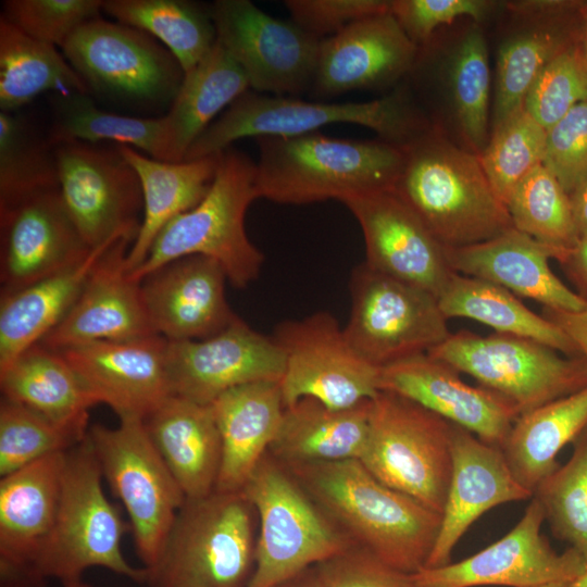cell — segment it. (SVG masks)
Wrapping results in <instances>:
<instances>
[{"instance_id":"36","label":"cell","mask_w":587,"mask_h":587,"mask_svg":"<svg viewBox=\"0 0 587 587\" xmlns=\"http://www.w3.org/2000/svg\"><path fill=\"white\" fill-rule=\"evenodd\" d=\"M241 67L216 40L210 52L184 74L165 116L168 162H182L192 142L249 89Z\"/></svg>"},{"instance_id":"54","label":"cell","mask_w":587,"mask_h":587,"mask_svg":"<svg viewBox=\"0 0 587 587\" xmlns=\"http://www.w3.org/2000/svg\"><path fill=\"white\" fill-rule=\"evenodd\" d=\"M542 316L566 333L587 361V309L580 312H564L544 308Z\"/></svg>"},{"instance_id":"50","label":"cell","mask_w":587,"mask_h":587,"mask_svg":"<svg viewBox=\"0 0 587 587\" xmlns=\"http://www.w3.org/2000/svg\"><path fill=\"white\" fill-rule=\"evenodd\" d=\"M542 164L569 195L587 177V101L547 129Z\"/></svg>"},{"instance_id":"28","label":"cell","mask_w":587,"mask_h":587,"mask_svg":"<svg viewBox=\"0 0 587 587\" xmlns=\"http://www.w3.org/2000/svg\"><path fill=\"white\" fill-rule=\"evenodd\" d=\"M583 3L519 1L509 4L524 23L498 50L490 130L523 107L545 66L582 38Z\"/></svg>"},{"instance_id":"1","label":"cell","mask_w":587,"mask_h":587,"mask_svg":"<svg viewBox=\"0 0 587 587\" xmlns=\"http://www.w3.org/2000/svg\"><path fill=\"white\" fill-rule=\"evenodd\" d=\"M286 469L353 546L408 574L425 566L439 513L386 486L355 459Z\"/></svg>"},{"instance_id":"32","label":"cell","mask_w":587,"mask_h":587,"mask_svg":"<svg viewBox=\"0 0 587 587\" xmlns=\"http://www.w3.org/2000/svg\"><path fill=\"white\" fill-rule=\"evenodd\" d=\"M116 148L136 171L143 197L140 228L125 257V266L130 273L145 261L163 227L203 199L213 183L222 152L168 162L142 154L129 146L116 145Z\"/></svg>"},{"instance_id":"48","label":"cell","mask_w":587,"mask_h":587,"mask_svg":"<svg viewBox=\"0 0 587 587\" xmlns=\"http://www.w3.org/2000/svg\"><path fill=\"white\" fill-rule=\"evenodd\" d=\"M587 101V55L582 38L553 58L528 90L524 109L547 130Z\"/></svg>"},{"instance_id":"12","label":"cell","mask_w":587,"mask_h":587,"mask_svg":"<svg viewBox=\"0 0 587 587\" xmlns=\"http://www.w3.org/2000/svg\"><path fill=\"white\" fill-rule=\"evenodd\" d=\"M349 288L346 338L378 369L427 353L451 334L434 295L364 262L353 268Z\"/></svg>"},{"instance_id":"55","label":"cell","mask_w":587,"mask_h":587,"mask_svg":"<svg viewBox=\"0 0 587 587\" xmlns=\"http://www.w3.org/2000/svg\"><path fill=\"white\" fill-rule=\"evenodd\" d=\"M559 264L575 292L587 304V239L579 240Z\"/></svg>"},{"instance_id":"27","label":"cell","mask_w":587,"mask_h":587,"mask_svg":"<svg viewBox=\"0 0 587 587\" xmlns=\"http://www.w3.org/2000/svg\"><path fill=\"white\" fill-rule=\"evenodd\" d=\"M451 442L452 472L440 529L424 567L450 563L457 544L490 509L533 497L514 478L499 447L454 424Z\"/></svg>"},{"instance_id":"6","label":"cell","mask_w":587,"mask_h":587,"mask_svg":"<svg viewBox=\"0 0 587 587\" xmlns=\"http://www.w3.org/2000/svg\"><path fill=\"white\" fill-rule=\"evenodd\" d=\"M254 509L242 490L186 499L148 587H245L254 565Z\"/></svg>"},{"instance_id":"57","label":"cell","mask_w":587,"mask_h":587,"mask_svg":"<svg viewBox=\"0 0 587 587\" xmlns=\"http://www.w3.org/2000/svg\"><path fill=\"white\" fill-rule=\"evenodd\" d=\"M274 587H327L319 565L309 567Z\"/></svg>"},{"instance_id":"42","label":"cell","mask_w":587,"mask_h":587,"mask_svg":"<svg viewBox=\"0 0 587 587\" xmlns=\"http://www.w3.org/2000/svg\"><path fill=\"white\" fill-rule=\"evenodd\" d=\"M446 82L467 150L480 154L490 136V68L485 36L472 24L446 61Z\"/></svg>"},{"instance_id":"26","label":"cell","mask_w":587,"mask_h":587,"mask_svg":"<svg viewBox=\"0 0 587 587\" xmlns=\"http://www.w3.org/2000/svg\"><path fill=\"white\" fill-rule=\"evenodd\" d=\"M129 238L112 245L99 260L76 301L40 344L53 350L95 341H125L155 335L140 283L130 278L125 257Z\"/></svg>"},{"instance_id":"47","label":"cell","mask_w":587,"mask_h":587,"mask_svg":"<svg viewBox=\"0 0 587 587\" xmlns=\"http://www.w3.org/2000/svg\"><path fill=\"white\" fill-rule=\"evenodd\" d=\"M547 130L522 107L490 130L479 154L492 188L505 203L545 155Z\"/></svg>"},{"instance_id":"2","label":"cell","mask_w":587,"mask_h":587,"mask_svg":"<svg viewBox=\"0 0 587 587\" xmlns=\"http://www.w3.org/2000/svg\"><path fill=\"white\" fill-rule=\"evenodd\" d=\"M401 148L403 164L392 190L444 248L479 243L514 227L478 154L434 125Z\"/></svg>"},{"instance_id":"41","label":"cell","mask_w":587,"mask_h":587,"mask_svg":"<svg viewBox=\"0 0 587 587\" xmlns=\"http://www.w3.org/2000/svg\"><path fill=\"white\" fill-rule=\"evenodd\" d=\"M54 120L48 137L53 146L64 141L95 143L113 141L167 161L168 135L165 116L145 118L99 109L87 93L55 95Z\"/></svg>"},{"instance_id":"30","label":"cell","mask_w":587,"mask_h":587,"mask_svg":"<svg viewBox=\"0 0 587 587\" xmlns=\"http://www.w3.org/2000/svg\"><path fill=\"white\" fill-rule=\"evenodd\" d=\"M142 422L186 499L216 489L222 442L210 404L172 395Z\"/></svg>"},{"instance_id":"20","label":"cell","mask_w":587,"mask_h":587,"mask_svg":"<svg viewBox=\"0 0 587 587\" xmlns=\"http://www.w3.org/2000/svg\"><path fill=\"white\" fill-rule=\"evenodd\" d=\"M91 250L70 217L59 189L0 207L1 294L63 271Z\"/></svg>"},{"instance_id":"8","label":"cell","mask_w":587,"mask_h":587,"mask_svg":"<svg viewBox=\"0 0 587 587\" xmlns=\"http://www.w3.org/2000/svg\"><path fill=\"white\" fill-rule=\"evenodd\" d=\"M242 492L259 520L254 565L245 587H274L353 546L270 453Z\"/></svg>"},{"instance_id":"13","label":"cell","mask_w":587,"mask_h":587,"mask_svg":"<svg viewBox=\"0 0 587 587\" xmlns=\"http://www.w3.org/2000/svg\"><path fill=\"white\" fill-rule=\"evenodd\" d=\"M272 337L285 355L279 382L285 408L309 397L332 409H348L380 391V369L357 353L329 312L284 321Z\"/></svg>"},{"instance_id":"14","label":"cell","mask_w":587,"mask_h":587,"mask_svg":"<svg viewBox=\"0 0 587 587\" xmlns=\"http://www.w3.org/2000/svg\"><path fill=\"white\" fill-rule=\"evenodd\" d=\"M209 12L216 40L241 67L251 89L299 96L312 87L321 39L249 0H216Z\"/></svg>"},{"instance_id":"58","label":"cell","mask_w":587,"mask_h":587,"mask_svg":"<svg viewBox=\"0 0 587 587\" xmlns=\"http://www.w3.org/2000/svg\"><path fill=\"white\" fill-rule=\"evenodd\" d=\"M582 45L587 55V2L582 7Z\"/></svg>"},{"instance_id":"15","label":"cell","mask_w":587,"mask_h":587,"mask_svg":"<svg viewBox=\"0 0 587 587\" xmlns=\"http://www.w3.org/2000/svg\"><path fill=\"white\" fill-rule=\"evenodd\" d=\"M63 204L85 242L136 239L143 210L139 177L118 149L84 141L53 145Z\"/></svg>"},{"instance_id":"10","label":"cell","mask_w":587,"mask_h":587,"mask_svg":"<svg viewBox=\"0 0 587 587\" xmlns=\"http://www.w3.org/2000/svg\"><path fill=\"white\" fill-rule=\"evenodd\" d=\"M427 353L509 400L520 415L587 387L583 357L525 337L459 330Z\"/></svg>"},{"instance_id":"38","label":"cell","mask_w":587,"mask_h":587,"mask_svg":"<svg viewBox=\"0 0 587 587\" xmlns=\"http://www.w3.org/2000/svg\"><path fill=\"white\" fill-rule=\"evenodd\" d=\"M0 388L3 398L59 421L100 403L64 357L40 342L0 370Z\"/></svg>"},{"instance_id":"44","label":"cell","mask_w":587,"mask_h":587,"mask_svg":"<svg viewBox=\"0 0 587 587\" xmlns=\"http://www.w3.org/2000/svg\"><path fill=\"white\" fill-rule=\"evenodd\" d=\"M59 189L54 147L16 112L0 111V207Z\"/></svg>"},{"instance_id":"39","label":"cell","mask_w":587,"mask_h":587,"mask_svg":"<svg viewBox=\"0 0 587 587\" xmlns=\"http://www.w3.org/2000/svg\"><path fill=\"white\" fill-rule=\"evenodd\" d=\"M89 86L55 46L0 17V111L16 112L37 96L88 93Z\"/></svg>"},{"instance_id":"22","label":"cell","mask_w":587,"mask_h":587,"mask_svg":"<svg viewBox=\"0 0 587 587\" xmlns=\"http://www.w3.org/2000/svg\"><path fill=\"white\" fill-rule=\"evenodd\" d=\"M168 340L151 335L125 341H95L59 351L100 403L121 417L145 419L172 396Z\"/></svg>"},{"instance_id":"62","label":"cell","mask_w":587,"mask_h":587,"mask_svg":"<svg viewBox=\"0 0 587 587\" xmlns=\"http://www.w3.org/2000/svg\"><path fill=\"white\" fill-rule=\"evenodd\" d=\"M143 587H148V586H143Z\"/></svg>"},{"instance_id":"31","label":"cell","mask_w":587,"mask_h":587,"mask_svg":"<svg viewBox=\"0 0 587 587\" xmlns=\"http://www.w3.org/2000/svg\"><path fill=\"white\" fill-rule=\"evenodd\" d=\"M210 405L222 442L216 490H242L278 434L285 410L279 382L235 387Z\"/></svg>"},{"instance_id":"24","label":"cell","mask_w":587,"mask_h":587,"mask_svg":"<svg viewBox=\"0 0 587 587\" xmlns=\"http://www.w3.org/2000/svg\"><path fill=\"white\" fill-rule=\"evenodd\" d=\"M419 51L391 12L358 21L321 39L311 88L321 97L388 88L410 75Z\"/></svg>"},{"instance_id":"59","label":"cell","mask_w":587,"mask_h":587,"mask_svg":"<svg viewBox=\"0 0 587 587\" xmlns=\"http://www.w3.org/2000/svg\"><path fill=\"white\" fill-rule=\"evenodd\" d=\"M62 587H95L93 585L80 579L62 583Z\"/></svg>"},{"instance_id":"3","label":"cell","mask_w":587,"mask_h":587,"mask_svg":"<svg viewBox=\"0 0 587 587\" xmlns=\"http://www.w3.org/2000/svg\"><path fill=\"white\" fill-rule=\"evenodd\" d=\"M254 191L283 204H307L392 189L403 164L401 147L314 132L259 137Z\"/></svg>"},{"instance_id":"61","label":"cell","mask_w":587,"mask_h":587,"mask_svg":"<svg viewBox=\"0 0 587 587\" xmlns=\"http://www.w3.org/2000/svg\"><path fill=\"white\" fill-rule=\"evenodd\" d=\"M540 587H573V582H554Z\"/></svg>"},{"instance_id":"45","label":"cell","mask_w":587,"mask_h":587,"mask_svg":"<svg viewBox=\"0 0 587 587\" xmlns=\"http://www.w3.org/2000/svg\"><path fill=\"white\" fill-rule=\"evenodd\" d=\"M507 208L516 229L545 245L570 252L579 241L570 195L542 163L520 182Z\"/></svg>"},{"instance_id":"17","label":"cell","mask_w":587,"mask_h":587,"mask_svg":"<svg viewBox=\"0 0 587 587\" xmlns=\"http://www.w3.org/2000/svg\"><path fill=\"white\" fill-rule=\"evenodd\" d=\"M545 515L532 498L515 526L494 544L458 562L422 567L411 574L414 587H540L574 582L587 562L573 548L558 553L541 534Z\"/></svg>"},{"instance_id":"7","label":"cell","mask_w":587,"mask_h":587,"mask_svg":"<svg viewBox=\"0 0 587 587\" xmlns=\"http://www.w3.org/2000/svg\"><path fill=\"white\" fill-rule=\"evenodd\" d=\"M102 473L87 437L66 452L58 512L50 537L37 561L36 574L46 585L80 579L90 567H104L146 584V567H134L122 552L130 532L120 510L105 496Z\"/></svg>"},{"instance_id":"56","label":"cell","mask_w":587,"mask_h":587,"mask_svg":"<svg viewBox=\"0 0 587 587\" xmlns=\"http://www.w3.org/2000/svg\"><path fill=\"white\" fill-rule=\"evenodd\" d=\"M570 200L578 238L587 239V177L570 195Z\"/></svg>"},{"instance_id":"19","label":"cell","mask_w":587,"mask_h":587,"mask_svg":"<svg viewBox=\"0 0 587 587\" xmlns=\"http://www.w3.org/2000/svg\"><path fill=\"white\" fill-rule=\"evenodd\" d=\"M340 202L361 227L366 265L438 297L454 273L446 248L392 189L358 195Z\"/></svg>"},{"instance_id":"25","label":"cell","mask_w":587,"mask_h":587,"mask_svg":"<svg viewBox=\"0 0 587 587\" xmlns=\"http://www.w3.org/2000/svg\"><path fill=\"white\" fill-rule=\"evenodd\" d=\"M379 389L410 399L499 448L520 416L509 400L469 385L455 369L428 353L382 367Z\"/></svg>"},{"instance_id":"35","label":"cell","mask_w":587,"mask_h":587,"mask_svg":"<svg viewBox=\"0 0 587 587\" xmlns=\"http://www.w3.org/2000/svg\"><path fill=\"white\" fill-rule=\"evenodd\" d=\"M586 425L587 387L521 414L500 446L517 483L533 494Z\"/></svg>"},{"instance_id":"23","label":"cell","mask_w":587,"mask_h":587,"mask_svg":"<svg viewBox=\"0 0 587 587\" xmlns=\"http://www.w3.org/2000/svg\"><path fill=\"white\" fill-rule=\"evenodd\" d=\"M227 276L213 259L183 257L139 283L151 328L168 341L216 335L237 316L225 296Z\"/></svg>"},{"instance_id":"16","label":"cell","mask_w":587,"mask_h":587,"mask_svg":"<svg viewBox=\"0 0 587 587\" xmlns=\"http://www.w3.org/2000/svg\"><path fill=\"white\" fill-rule=\"evenodd\" d=\"M61 50L89 88L128 98L174 99L184 78L174 55L150 35L100 17L77 28Z\"/></svg>"},{"instance_id":"18","label":"cell","mask_w":587,"mask_h":587,"mask_svg":"<svg viewBox=\"0 0 587 587\" xmlns=\"http://www.w3.org/2000/svg\"><path fill=\"white\" fill-rule=\"evenodd\" d=\"M172 395L211 404L222 394L247 384L280 382L285 355L265 336L236 316L209 338L168 341Z\"/></svg>"},{"instance_id":"37","label":"cell","mask_w":587,"mask_h":587,"mask_svg":"<svg viewBox=\"0 0 587 587\" xmlns=\"http://www.w3.org/2000/svg\"><path fill=\"white\" fill-rule=\"evenodd\" d=\"M445 317L480 322L496 333L525 337L565 355L582 357L559 326L529 310L514 294L488 280L453 273L437 297Z\"/></svg>"},{"instance_id":"34","label":"cell","mask_w":587,"mask_h":587,"mask_svg":"<svg viewBox=\"0 0 587 587\" xmlns=\"http://www.w3.org/2000/svg\"><path fill=\"white\" fill-rule=\"evenodd\" d=\"M117 236L80 262L0 298V370L39 344L66 315L102 255Z\"/></svg>"},{"instance_id":"52","label":"cell","mask_w":587,"mask_h":587,"mask_svg":"<svg viewBox=\"0 0 587 587\" xmlns=\"http://www.w3.org/2000/svg\"><path fill=\"white\" fill-rule=\"evenodd\" d=\"M291 21L319 39L334 36L349 25L391 12L387 0H286Z\"/></svg>"},{"instance_id":"33","label":"cell","mask_w":587,"mask_h":587,"mask_svg":"<svg viewBox=\"0 0 587 587\" xmlns=\"http://www.w3.org/2000/svg\"><path fill=\"white\" fill-rule=\"evenodd\" d=\"M371 400L332 409L316 399L301 398L285 408L268 453L286 467L360 460L369 434Z\"/></svg>"},{"instance_id":"5","label":"cell","mask_w":587,"mask_h":587,"mask_svg":"<svg viewBox=\"0 0 587 587\" xmlns=\"http://www.w3.org/2000/svg\"><path fill=\"white\" fill-rule=\"evenodd\" d=\"M254 177L255 163L249 155L236 149L224 150L207 195L163 227L145 261L128 273L130 278L140 282L168 262L203 255L215 260L237 288L255 280L264 255L245 227L247 210L257 199Z\"/></svg>"},{"instance_id":"11","label":"cell","mask_w":587,"mask_h":587,"mask_svg":"<svg viewBox=\"0 0 587 587\" xmlns=\"http://www.w3.org/2000/svg\"><path fill=\"white\" fill-rule=\"evenodd\" d=\"M88 439L103 478L126 509L138 558L150 570L186 496L141 419L121 417L116 427L91 425Z\"/></svg>"},{"instance_id":"49","label":"cell","mask_w":587,"mask_h":587,"mask_svg":"<svg viewBox=\"0 0 587 587\" xmlns=\"http://www.w3.org/2000/svg\"><path fill=\"white\" fill-rule=\"evenodd\" d=\"M1 16L29 37L53 46L99 18L102 0H7Z\"/></svg>"},{"instance_id":"53","label":"cell","mask_w":587,"mask_h":587,"mask_svg":"<svg viewBox=\"0 0 587 587\" xmlns=\"http://www.w3.org/2000/svg\"><path fill=\"white\" fill-rule=\"evenodd\" d=\"M319 566L327 587H414L411 574L355 546Z\"/></svg>"},{"instance_id":"51","label":"cell","mask_w":587,"mask_h":587,"mask_svg":"<svg viewBox=\"0 0 587 587\" xmlns=\"http://www.w3.org/2000/svg\"><path fill=\"white\" fill-rule=\"evenodd\" d=\"M496 4L485 0H392L391 14L420 48L432 40L438 27L463 16L480 22Z\"/></svg>"},{"instance_id":"29","label":"cell","mask_w":587,"mask_h":587,"mask_svg":"<svg viewBox=\"0 0 587 587\" xmlns=\"http://www.w3.org/2000/svg\"><path fill=\"white\" fill-rule=\"evenodd\" d=\"M570 252L545 245L515 227L479 243L446 249L455 273L497 284L544 308L580 312L587 304L549 265L551 259L561 262Z\"/></svg>"},{"instance_id":"21","label":"cell","mask_w":587,"mask_h":587,"mask_svg":"<svg viewBox=\"0 0 587 587\" xmlns=\"http://www.w3.org/2000/svg\"><path fill=\"white\" fill-rule=\"evenodd\" d=\"M66 452L42 458L0 480V587H43L37 561L52 532Z\"/></svg>"},{"instance_id":"46","label":"cell","mask_w":587,"mask_h":587,"mask_svg":"<svg viewBox=\"0 0 587 587\" xmlns=\"http://www.w3.org/2000/svg\"><path fill=\"white\" fill-rule=\"evenodd\" d=\"M569 460L534 490L552 535L587 562V425L572 441Z\"/></svg>"},{"instance_id":"60","label":"cell","mask_w":587,"mask_h":587,"mask_svg":"<svg viewBox=\"0 0 587 587\" xmlns=\"http://www.w3.org/2000/svg\"><path fill=\"white\" fill-rule=\"evenodd\" d=\"M573 587H587V570L573 582Z\"/></svg>"},{"instance_id":"4","label":"cell","mask_w":587,"mask_h":587,"mask_svg":"<svg viewBox=\"0 0 587 587\" xmlns=\"http://www.w3.org/2000/svg\"><path fill=\"white\" fill-rule=\"evenodd\" d=\"M337 123L367 127L398 147H404L432 125L402 88L380 99L342 103L247 90L192 142L184 161L221 153L246 137H292Z\"/></svg>"},{"instance_id":"9","label":"cell","mask_w":587,"mask_h":587,"mask_svg":"<svg viewBox=\"0 0 587 587\" xmlns=\"http://www.w3.org/2000/svg\"><path fill=\"white\" fill-rule=\"evenodd\" d=\"M452 423L390 391L371 400L360 462L379 482L441 515L452 472Z\"/></svg>"},{"instance_id":"40","label":"cell","mask_w":587,"mask_h":587,"mask_svg":"<svg viewBox=\"0 0 587 587\" xmlns=\"http://www.w3.org/2000/svg\"><path fill=\"white\" fill-rule=\"evenodd\" d=\"M103 11L117 23L158 38L184 74L191 71L216 42L209 8L183 0H105Z\"/></svg>"},{"instance_id":"43","label":"cell","mask_w":587,"mask_h":587,"mask_svg":"<svg viewBox=\"0 0 587 587\" xmlns=\"http://www.w3.org/2000/svg\"><path fill=\"white\" fill-rule=\"evenodd\" d=\"M88 422L89 413L59 421L2 397L0 476L48 455L67 452L87 437Z\"/></svg>"}]
</instances>
